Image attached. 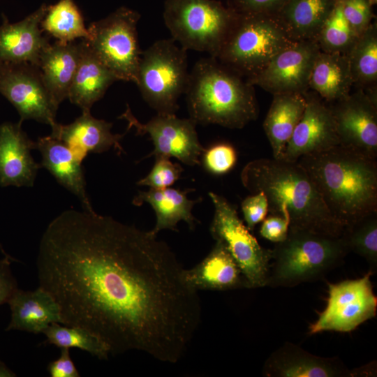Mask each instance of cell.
<instances>
[{
  "label": "cell",
  "mask_w": 377,
  "mask_h": 377,
  "mask_svg": "<svg viewBox=\"0 0 377 377\" xmlns=\"http://www.w3.org/2000/svg\"><path fill=\"white\" fill-rule=\"evenodd\" d=\"M266 377H353L338 357L315 355L286 342L267 358L262 369Z\"/></svg>",
  "instance_id": "18"
},
{
  "label": "cell",
  "mask_w": 377,
  "mask_h": 377,
  "mask_svg": "<svg viewBox=\"0 0 377 377\" xmlns=\"http://www.w3.org/2000/svg\"><path fill=\"white\" fill-rule=\"evenodd\" d=\"M36 149L22 122L0 124V186H33L38 169L31 151Z\"/></svg>",
  "instance_id": "17"
},
{
  "label": "cell",
  "mask_w": 377,
  "mask_h": 377,
  "mask_svg": "<svg viewBox=\"0 0 377 377\" xmlns=\"http://www.w3.org/2000/svg\"><path fill=\"white\" fill-rule=\"evenodd\" d=\"M119 118L128 121V130L134 128L137 135L149 136L154 148L147 157H174L191 166L200 163V156L205 149L198 140L196 124L191 119L157 114L142 124L133 114L128 105Z\"/></svg>",
  "instance_id": "13"
},
{
  "label": "cell",
  "mask_w": 377,
  "mask_h": 377,
  "mask_svg": "<svg viewBox=\"0 0 377 377\" xmlns=\"http://www.w3.org/2000/svg\"><path fill=\"white\" fill-rule=\"evenodd\" d=\"M36 149L41 155L40 168L47 169L59 184L75 195L83 210L94 211L87 195L82 161L70 148L50 135L38 139Z\"/></svg>",
  "instance_id": "21"
},
{
  "label": "cell",
  "mask_w": 377,
  "mask_h": 377,
  "mask_svg": "<svg viewBox=\"0 0 377 377\" xmlns=\"http://www.w3.org/2000/svg\"><path fill=\"white\" fill-rule=\"evenodd\" d=\"M118 80L114 74L94 53L87 40L81 39L78 65L68 98L82 109L90 111L108 88Z\"/></svg>",
  "instance_id": "24"
},
{
  "label": "cell",
  "mask_w": 377,
  "mask_h": 377,
  "mask_svg": "<svg viewBox=\"0 0 377 377\" xmlns=\"http://www.w3.org/2000/svg\"><path fill=\"white\" fill-rule=\"evenodd\" d=\"M80 55V41L50 44L41 53L38 68L44 84L57 106L66 98Z\"/></svg>",
  "instance_id": "25"
},
{
  "label": "cell",
  "mask_w": 377,
  "mask_h": 377,
  "mask_svg": "<svg viewBox=\"0 0 377 377\" xmlns=\"http://www.w3.org/2000/svg\"><path fill=\"white\" fill-rule=\"evenodd\" d=\"M266 286L291 288L323 279L341 265L349 253L341 236L289 229L286 239L275 244Z\"/></svg>",
  "instance_id": "5"
},
{
  "label": "cell",
  "mask_w": 377,
  "mask_h": 377,
  "mask_svg": "<svg viewBox=\"0 0 377 377\" xmlns=\"http://www.w3.org/2000/svg\"><path fill=\"white\" fill-rule=\"evenodd\" d=\"M187 283L195 290L249 288L241 269L225 245L219 241L209 253L191 269L184 270Z\"/></svg>",
  "instance_id": "23"
},
{
  "label": "cell",
  "mask_w": 377,
  "mask_h": 377,
  "mask_svg": "<svg viewBox=\"0 0 377 377\" xmlns=\"http://www.w3.org/2000/svg\"><path fill=\"white\" fill-rule=\"evenodd\" d=\"M10 260H16L4 257L0 260V305L7 302L11 295L17 289L16 281L10 268Z\"/></svg>",
  "instance_id": "42"
},
{
  "label": "cell",
  "mask_w": 377,
  "mask_h": 377,
  "mask_svg": "<svg viewBox=\"0 0 377 377\" xmlns=\"http://www.w3.org/2000/svg\"><path fill=\"white\" fill-rule=\"evenodd\" d=\"M82 112L69 124H53L50 135L65 143L82 162L89 153H102L111 147L124 152L120 140L125 133L113 134L112 123L96 119L90 111Z\"/></svg>",
  "instance_id": "20"
},
{
  "label": "cell",
  "mask_w": 377,
  "mask_h": 377,
  "mask_svg": "<svg viewBox=\"0 0 377 377\" xmlns=\"http://www.w3.org/2000/svg\"><path fill=\"white\" fill-rule=\"evenodd\" d=\"M42 333L46 337V343L60 348H77L101 360H107L110 354L109 348L101 339L82 327L55 323Z\"/></svg>",
  "instance_id": "32"
},
{
  "label": "cell",
  "mask_w": 377,
  "mask_h": 377,
  "mask_svg": "<svg viewBox=\"0 0 377 377\" xmlns=\"http://www.w3.org/2000/svg\"><path fill=\"white\" fill-rule=\"evenodd\" d=\"M140 18L138 11L121 6L87 27L89 47L118 80L136 82L142 54L137 31Z\"/></svg>",
  "instance_id": "9"
},
{
  "label": "cell",
  "mask_w": 377,
  "mask_h": 377,
  "mask_svg": "<svg viewBox=\"0 0 377 377\" xmlns=\"http://www.w3.org/2000/svg\"><path fill=\"white\" fill-rule=\"evenodd\" d=\"M244 198L241 203L244 220L251 231L262 222L269 213L268 201L263 191H258Z\"/></svg>",
  "instance_id": "38"
},
{
  "label": "cell",
  "mask_w": 377,
  "mask_h": 377,
  "mask_svg": "<svg viewBox=\"0 0 377 377\" xmlns=\"http://www.w3.org/2000/svg\"><path fill=\"white\" fill-rule=\"evenodd\" d=\"M295 42L274 15L238 13L216 58L249 79Z\"/></svg>",
  "instance_id": "6"
},
{
  "label": "cell",
  "mask_w": 377,
  "mask_h": 377,
  "mask_svg": "<svg viewBox=\"0 0 377 377\" xmlns=\"http://www.w3.org/2000/svg\"><path fill=\"white\" fill-rule=\"evenodd\" d=\"M297 162L343 228L377 212L376 158L339 145Z\"/></svg>",
  "instance_id": "3"
},
{
  "label": "cell",
  "mask_w": 377,
  "mask_h": 377,
  "mask_svg": "<svg viewBox=\"0 0 377 377\" xmlns=\"http://www.w3.org/2000/svg\"><path fill=\"white\" fill-rule=\"evenodd\" d=\"M337 0H288L274 15L294 41L316 40Z\"/></svg>",
  "instance_id": "27"
},
{
  "label": "cell",
  "mask_w": 377,
  "mask_h": 377,
  "mask_svg": "<svg viewBox=\"0 0 377 377\" xmlns=\"http://www.w3.org/2000/svg\"><path fill=\"white\" fill-rule=\"evenodd\" d=\"M47 371L52 377L80 376V374L71 357L69 348H61L59 357L50 362Z\"/></svg>",
  "instance_id": "41"
},
{
  "label": "cell",
  "mask_w": 377,
  "mask_h": 377,
  "mask_svg": "<svg viewBox=\"0 0 377 377\" xmlns=\"http://www.w3.org/2000/svg\"><path fill=\"white\" fill-rule=\"evenodd\" d=\"M0 251H1V253L4 255V257H8V258L14 259L13 258H12L11 256H10L8 254H7V253L4 251L3 247L1 246V244H0Z\"/></svg>",
  "instance_id": "44"
},
{
  "label": "cell",
  "mask_w": 377,
  "mask_h": 377,
  "mask_svg": "<svg viewBox=\"0 0 377 377\" xmlns=\"http://www.w3.org/2000/svg\"><path fill=\"white\" fill-rule=\"evenodd\" d=\"M47 6L41 4L23 20L10 23L2 15L0 25V62L28 63L38 66L43 51L50 44L43 35L40 22Z\"/></svg>",
  "instance_id": "19"
},
{
  "label": "cell",
  "mask_w": 377,
  "mask_h": 377,
  "mask_svg": "<svg viewBox=\"0 0 377 377\" xmlns=\"http://www.w3.org/2000/svg\"><path fill=\"white\" fill-rule=\"evenodd\" d=\"M320 52L314 40L297 41L279 52L246 81L272 95L304 94L309 90L311 73Z\"/></svg>",
  "instance_id": "15"
},
{
  "label": "cell",
  "mask_w": 377,
  "mask_h": 377,
  "mask_svg": "<svg viewBox=\"0 0 377 377\" xmlns=\"http://www.w3.org/2000/svg\"><path fill=\"white\" fill-rule=\"evenodd\" d=\"M7 303L11 317L6 331L20 330L38 334L52 323L62 324L59 304L40 286L34 290L16 289Z\"/></svg>",
  "instance_id": "22"
},
{
  "label": "cell",
  "mask_w": 377,
  "mask_h": 377,
  "mask_svg": "<svg viewBox=\"0 0 377 377\" xmlns=\"http://www.w3.org/2000/svg\"><path fill=\"white\" fill-rule=\"evenodd\" d=\"M202 161L205 169L216 175L230 172L237 162L235 149L228 143H219L204 150Z\"/></svg>",
  "instance_id": "36"
},
{
  "label": "cell",
  "mask_w": 377,
  "mask_h": 377,
  "mask_svg": "<svg viewBox=\"0 0 377 377\" xmlns=\"http://www.w3.org/2000/svg\"><path fill=\"white\" fill-rule=\"evenodd\" d=\"M306 107L285 148L283 160L297 162L305 155L318 153L339 145L330 108L316 93L303 94Z\"/></svg>",
  "instance_id": "16"
},
{
  "label": "cell",
  "mask_w": 377,
  "mask_h": 377,
  "mask_svg": "<svg viewBox=\"0 0 377 377\" xmlns=\"http://www.w3.org/2000/svg\"><path fill=\"white\" fill-rule=\"evenodd\" d=\"M214 207L210 233L222 242L236 261L249 288L266 286L272 250L258 243L239 217L237 207L224 197L209 193Z\"/></svg>",
  "instance_id": "10"
},
{
  "label": "cell",
  "mask_w": 377,
  "mask_h": 377,
  "mask_svg": "<svg viewBox=\"0 0 377 377\" xmlns=\"http://www.w3.org/2000/svg\"><path fill=\"white\" fill-rule=\"evenodd\" d=\"M40 27L63 43L78 38L89 40L90 36L82 14L73 0H59L47 6Z\"/></svg>",
  "instance_id": "31"
},
{
  "label": "cell",
  "mask_w": 377,
  "mask_h": 377,
  "mask_svg": "<svg viewBox=\"0 0 377 377\" xmlns=\"http://www.w3.org/2000/svg\"><path fill=\"white\" fill-rule=\"evenodd\" d=\"M369 271L356 279L328 283L325 309L309 327V334L334 331L349 332L376 315L377 297Z\"/></svg>",
  "instance_id": "11"
},
{
  "label": "cell",
  "mask_w": 377,
  "mask_h": 377,
  "mask_svg": "<svg viewBox=\"0 0 377 377\" xmlns=\"http://www.w3.org/2000/svg\"><path fill=\"white\" fill-rule=\"evenodd\" d=\"M371 5H374L376 3L377 0H369Z\"/></svg>",
  "instance_id": "45"
},
{
  "label": "cell",
  "mask_w": 377,
  "mask_h": 377,
  "mask_svg": "<svg viewBox=\"0 0 377 377\" xmlns=\"http://www.w3.org/2000/svg\"><path fill=\"white\" fill-rule=\"evenodd\" d=\"M290 223L284 217L269 214L263 221L260 235L275 244L284 241L288 233Z\"/></svg>",
  "instance_id": "40"
},
{
  "label": "cell",
  "mask_w": 377,
  "mask_h": 377,
  "mask_svg": "<svg viewBox=\"0 0 377 377\" xmlns=\"http://www.w3.org/2000/svg\"><path fill=\"white\" fill-rule=\"evenodd\" d=\"M240 177L251 193L265 194L269 213L286 219L289 229L341 235L343 227L332 216L310 176L297 161L256 159L244 167Z\"/></svg>",
  "instance_id": "2"
},
{
  "label": "cell",
  "mask_w": 377,
  "mask_h": 377,
  "mask_svg": "<svg viewBox=\"0 0 377 377\" xmlns=\"http://www.w3.org/2000/svg\"><path fill=\"white\" fill-rule=\"evenodd\" d=\"M238 13L216 0H165V24L172 38L187 50L216 57Z\"/></svg>",
  "instance_id": "7"
},
{
  "label": "cell",
  "mask_w": 377,
  "mask_h": 377,
  "mask_svg": "<svg viewBox=\"0 0 377 377\" xmlns=\"http://www.w3.org/2000/svg\"><path fill=\"white\" fill-rule=\"evenodd\" d=\"M339 145L367 156H377L376 90L359 89L330 105Z\"/></svg>",
  "instance_id": "14"
},
{
  "label": "cell",
  "mask_w": 377,
  "mask_h": 377,
  "mask_svg": "<svg viewBox=\"0 0 377 377\" xmlns=\"http://www.w3.org/2000/svg\"><path fill=\"white\" fill-rule=\"evenodd\" d=\"M186 51L171 38L157 40L142 52L135 84L157 114H175L178 110L189 75Z\"/></svg>",
  "instance_id": "8"
},
{
  "label": "cell",
  "mask_w": 377,
  "mask_h": 377,
  "mask_svg": "<svg viewBox=\"0 0 377 377\" xmlns=\"http://www.w3.org/2000/svg\"><path fill=\"white\" fill-rule=\"evenodd\" d=\"M156 235L95 211L55 217L36 267L62 324L89 331L112 355L134 350L164 362L182 358L200 323V300Z\"/></svg>",
  "instance_id": "1"
},
{
  "label": "cell",
  "mask_w": 377,
  "mask_h": 377,
  "mask_svg": "<svg viewBox=\"0 0 377 377\" xmlns=\"http://www.w3.org/2000/svg\"><path fill=\"white\" fill-rule=\"evenodd\" d=\"M306 107L303 94H280L273 99L263 122L273 158L282 159L288 142L302 117Z\"/></svg>",
  "instance_id": "28"
},
{
  "label": "cell",
  "mask_w": 377,
  "mask_h": 377,
  "mask_svg": "<svg viewBox=\"0 0 377 377\" xmlns=\"http://www.w3.org/2000/svg\"><path fill=\"white\" fill-rule=\"evenodd\" d=\"M353 84L364 90H376L377 26L372 22L358 36L346 54Z\"/></svg>",
  "instance_id": "30"
},
{
  "label": "cell",
  "mask_w": 377,
  "mask_h": 377,
  "mask_svg": "<svg viewBox=\"0 0 377 377\" xmlns=\"http://www.w3.org/2000/svg\"><path fill=\"white\" fill-rule=\"evenodd\" d=\"M155 163L149 174L140 179L137 184L162 189L170 187L181 177L183 171L179 163H173L167 157L155 158Z\"/></svg>",
  "instance_id": "35"
},
{
  "label": "cell",
  "mask_w": 377,
  "mask_h": 377,
  "mask_svg": "<svg viewBox=\"0 0 377 377\" xmlns=\"http://www.w3.org/2000/svg\"><path fill=\"white\" fill-rule=\"evenodd\" d=\"M357 37L343 13L340 0H337L316 39L320 50L346 54Z\"/></svg>",
  "instance_id": "34"
},
{
  "label": "cell",
  "mask_w": 377,
  "mask_h": 377,
  "mask_svg": "<svg viewBox=\"0 0 377 377\" xmlns=\"http://www.w3.org/2000/svg\"><path fill=\"white\" fill-rule=\"evenodd\" d=\"M353 85L346 54L320 51L311 73L309 89L334 103L348 96Z\"/></svg>",
  "instance_id": "29"
},
{
  "label": "cell",
  "mask_w": 377,
  "mask_h": 377,
  "mask_svg": "<svg viewBox=\"0 0 377 377\" xmlns=\"http://www.w3.org/2000/svg\"><path fill=\"white\" fill-rule=\"evenodd\" d=\"M15 374L8 369L2 362H0V377H13Z\"/></svg>",
  "instance_id": "43"
},
{
  "label": "cell",
  "mask_w": 377,
  "mask_h": 377,
  "mask_svg": "<svg viewBox=\"0 0 377 377\" xmlns=\"http://www.w3.org/2000/svg\"><path fill=\"white\" fill-rule=\"evenodd\" d=\"M185 94L190 119L196 124L242 128L258 116L253 86L213 57L195 63Z\"/></svg>",
  "instance_id": "4"
},
{
  "label": "cell",
  "mask_w": 377,
  "mask_h": 377,
  "mask_svg": "<svg viewBox=\"0 0 377 377\" xmlns=\"http://www.w3.org/2000/svg\"><path fill=\"white\" fill-rule=\"evenodd\" d=\"M0 94L17 110L20 120L34 119L52 126L58 106L47 91L38 66L0 62Z\"/></svg>",
  "instance_id": "12"
},
{
  "label": "cell",
  "mask_w": 377,
  "mask_h": 377,
  "mask_svg": "<svg viewBox=\"0 0 377 377\" xmlns=\"http://www.w3.org/2000/svg\"><path fill=\"white\" fill-rule=\"evenodd\" d=\"M343 13L355 33L359 36L372 23L374 17L369 0H340Z\"/></svg>",
  "instance_id": "37"
},
{
  "label": "cell",
  "mask_w": 377,
  "mask_h": 377,
  "mask_svg": "<svg viewBox=\"0 0 377 377\" xmlns=\"http://www.w3.org/2000/svg\"><path fill=\"white\" fill-rule=\"evenodd\" d=\"M288 0H234L233 8L239 14L275 15Z\"/></svg>",
  "instance_id": "39"
},
{
  "label": "cell",
  "mask_w": 377,
  "mask_h": 377,
  "mask_svg": "<svg viewBox=\"0 0 377 377\" xmlns=\"http://www.w3.org/2000/svg\"><path fill=\"white\" fill-rule=\"evenodd\" d=\"M341 237L349 252L364 258L372 274L377 271V212L343 228Z\"/></svg>",
  "instance_id": "33"
},
{
  "label": "cell",
  "mask_w": 377,
  "mask_h": 377,
  "mask_svg": "<svg viewBox=\"0 0 377 377\" xmlns=\"http://www.w3.org/2000/svg\"><path fill=\"white\" fill-rule=\"evenodd\" d=\"M189 191L170 187L140 191L134 197L133 204L140 206L146 202L151 206L156 214V223L151 231L155 235L163 230H177V225L181 221H184L191 229H193L198 221L192 214V209L200 199L188 198Z\"/></svg>",
  "instance_id": "26"
}]
</instances>
